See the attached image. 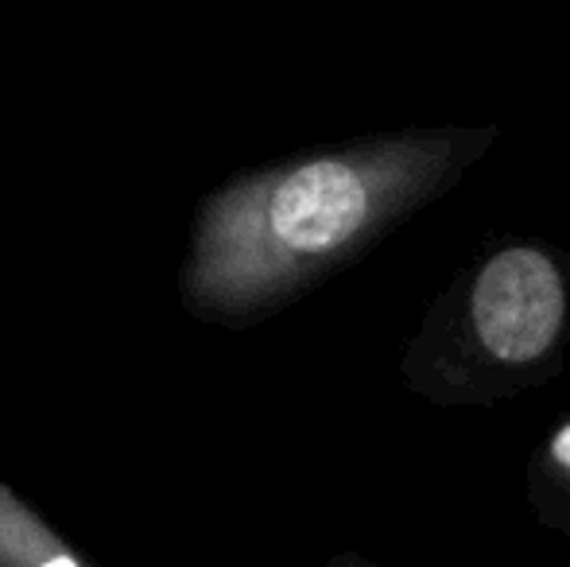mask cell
<instances>
[{
	"instance_id": "1",
	"label": "cell",
	"mask_w": 570,
	"mask_h": 567,
	"mask_svg": "<svg viewBox=\"0 0 570 567\" xmlns=\"http://www.w3.org/2000/svg\"><path fill=\"white\" fill-rule=\"evenodd\" d=\"M473 326L501 362H535L563 331V276L540 250H504L485 261L470 295Z\"/></svg>"
},
{
	"instance_id": "2",
	"label": "cell",
	"mask_w": 570,
	"mask_h": 567,
	"mask_svg": "<svg viewBox=\"0 0 570 567\" xmlns=\"http://www.w3.org/2000/svg\"><path fill=\"white\" fill-rule=\"evenodd\" d=\"M0 567H90L36 509L0 486Z\"/></svg>"
},
{
	"instance_id": "3",
	"label": "cell",
	"mask_w": 570,
	"mask_h": 567,
	"mask_svg": "<svg viewBox=\"0 0 570 567\" xmlns=\"http://www.w3.org/2000/svg\"><path fill=\"white\" fill-rule=\"evenodd\" d=\"M551 454H556L559 467L570 470V424H563L556 431V439H551Z\"/></svg>"
}]
</instances>
